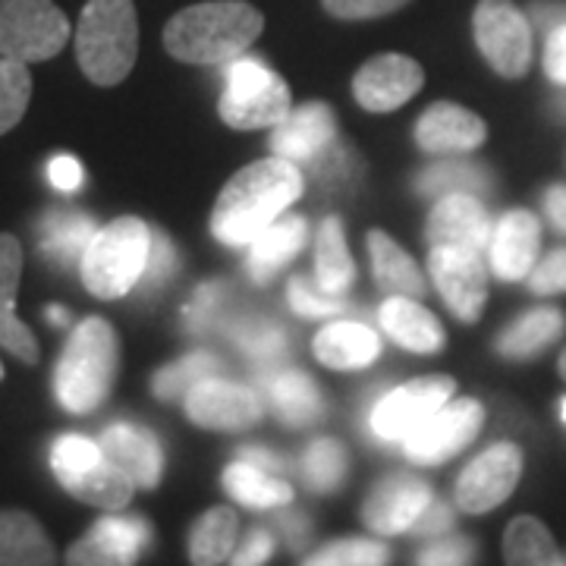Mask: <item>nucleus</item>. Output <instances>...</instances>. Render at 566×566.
<instances>
[{
	"mask_svg": "<svg viewBox=\"0 0 566 566\" xmlns=\"http://www.w3.org/2000/svg\"><path fill=\"white\" fill-rule=\"evenodd\" d=\"M305 180L296 161L264 158L243 167L227 182L211 211V233L223 245H249L268 223L303 196Z\"/></svg>",
	"mask_w": 566,
	"mask_h": 566,
	"instance_id": "obj_1",
	"label": "nucleus"
},
{
	"mask_svg": "<svg viewBox=\"0 0 566 566\" xmlns=\"http://www.w3.org/2000/svg\"><path fill=\"white\" fill-rule=\"evenodd\" d=\"M264 17L245 0H205L180 10L164 25V48L170 57L211 66L240 57L262 35Z\"/></svg>",
	"mask_w": 566,
	"mask_h": 566,
	"instance_id": "obj_2",
	"label": "nucleus"
},
{
	"mask_svg": "<svg viewBox=\"0 0 566 566\" xmlns=\"http://www.w3.org/2000/svg\"><path fill=\"white\" fill-rule=\"evenodd\" d=\"M120 371V340L107 318H85L73 327L54 368V390L66 412L85 416L111 397Z\"/></svg>",
	"mask_w": 566,
	"mask_h": 566,
	"instance_id": "obj_3",
	"label": "nucleus"
},
{
	"mask_svg": "<svg viewBox=\"0 0 566 566\" xmlns=\"http://www.w3.org/2000/svg\"><path fill=\"white\" fill-rule=\"evenodd\" d=\"M139 57V20L133 0H88L76 25V61L95 85L123 82Z\"/></svg>",
	"mask_w": 566,
	"mask_h": 566,
	"instance_id": "obj_4",
	"label": "nucleus"
},
{
	"mask_svg": "<svg viewBox=\"0 0 566 566\" xmlns=\"http://www.w3.org/2000/svg\"><path fill=\"white\" fill-rule=\"evenodd\" d=\"M151 249V227L139 218H117L95 230L82 252V283L98 300H123L139 286Z\"/></svg>",
	"mask_w": 566,
	"mask_h": 566,
	"instance_id": "obj_5",
	"label": "nucleus"
},
{
	"mask_svg": "<svg viewBox=\"0 0 566 566\" xmlns=\"http://www.w3.org/2000/svg\"><path fill=\"white\" fill-rule=\"evenodd\" d=\"M293 111L286 82L271 73L255 57H233L227 66L218 114L233 129H262L277 126Z\"/></svg>",
	"mask_w": 566,
	"mask_h": 566,
	"instance_id": "obj_6",
	"label": "nucleus"
},
{
	"mask_svg": "<svg viewBox=\"0 0 566 566\" xmlns=\"http://www.w3.org/2000/svg\"><path fill=\"white\" fill-rule=\"evenodd\" d=\"M70 20L54 0H0V57L41 63L70 41Z\"/></svg>",
	"mask_w": 566,
	"mask_h": 566,
	"instance_id": "obj_7",
	"label": "nucleus"
},
{
	"mask_svg": "<svg viewBox=\"0 0 566 566\" xmlns=\"http://www.w3.org/2000/svg\"><path fill=\"white\" fill-rule=\"evenodd\" d=\"M472 32L482 57L497 76H526L532 63V22L513 0H479Z\"/></svg>",
	"mask_w": 566,
	"mask_h": 566,
	"instance_id": "obj_8",
	"label": "nucleus"
},
{
	"mask_svg": "<svg viewBox=\"0 0 566 566\" xmlns=\"http://www.w3.org/2000/svg\"><path fill=\"white\" fill-rule=\"evenodd\" d=\"M428 271L447 308L463 324L482 318L488 303V268L479 249L460 245H431Z\"/></svg>",
	"mask_w": 566,
	"mask_h": 566,
	"instance_id": "obj_9",
	"label": "nucleus"
},
{
	"mask_svg": "<svg viewBox=\"0 0 566 566\" xmlns=\"http://www.w3.org/2000/svg\"><path fill=\"white\" fill-rule=\"evenodd\" d=\"M485 409L479 400H447L428 422H422L403 441L406 457L419 465H438L453 460L482 431Z\"/></svg>",
	"mask_w": 566,
	"mask_h": 566,
	"instance_id": "obj_10",
	"label": "nucleus"
},
{
	"mask_svg": "<svg viewBox=\"0 0 566 566\" xmlns=\"http://www.w3.org/2000/svg\"><path fill=\"white\" fill-rule=\"evenodd\" d=\"M453 390H457L453 378H444V375L416 378L409 385L397 387L371 409V431L381 441L403 444L419 424L428 422L447 400H453Z\"/></svg>",
	"mask_w": 566,
	"mask_h": 566,
	"instance_id": "obj_11",
	"label": "nucleus"
},
{
	"mask_svg": "<svg viewBox=\"0 0 566 566\" xmlns=\"http://www.w3.org/2000/svg\"><path fill=\"white\" fill-rule=\"evenodd\" d=\"M523 475V450L516 444H494L479 453L457 479V504L465 513H488L516 491Z\"/></svg>",
	"mask_w": 566,
	"mask_h": 566,
	"instance_id": "obj_12",
	"label": "nucleus"
},
{
	"mask_svg": "<svg viewBox=\"0 0 566 566\" xmlns=\"http://www.w3.org/2000/svg\"><path fill=\"white\" fill-rule=\"evenodd\" d=\"M182 406H186L189 422L208 428V431H243L259 422L264 412L255 390L237 385V381H223L218 375L192 387L182 397Z\"/></svg>",
	"mask_w": 566,
	"mask_h": 566,
	"instance_id": "obj_13",
	"label": "nucleus"
},
{
	"mask_svg": "<svg viewBox=\"0 0 566 566\" xmlns=\"http://www.w3.org/2000/svg\"><path fill=\"white\" fill-rule=\"evenodd\" d=\"M424 73L419 63L406 54H381L371 57L353 80V95L365 111L387 114L403 107L419 88H422Z\"/></svg>",
	"mask_w": 566,
	"mask_h": 566,
	"instance_id": "obj_14",
	"label": "nucleus"
},
{
	"mask_svg": "<svg viewBox=\"0 0 566 566\" xmlns=\"http://www.w3.org/2000/svg\"><path fill=\"white\" fill-rule=\"evenodd\" d=\"M151 542V526L129 516H104L88 535L66 551V564L120 566L136 564L139 551Z\"/></svg>",
	"mask_w": 566,
	"mask_h": 566,
	"instance_id": "obj_15",
	"label": "nucleus"
},
{
	"mask_svg": "<svg viewBox=\"0 0 566 566\" xmlns=\"http://www.w3.org/2000/svg\"><path fill=\"white\" fill-rule=\"evenodd\" d=\"M428 504H431V488L424 485L422 479L387 475L385 482L371 488L363 506V523L381 535L409 532V526L422 516Z\"/></svg>",
	"mask_w": 566,
	"mask_h": 566,
	"instance_id": "obj_16",
	"label": "nucleus"
},
{
	"mask_svg": "<svg viewBox=\"0 0 566 566\" xmlns=\"http://www.w3.org/2000/svg\"><path fill=\"white\" fill-rule=\"evenodd\" d=\"M494 221L479 196H444L428 214L424 237L428 245H460V249H479L485 252L491 243Z\"/></svg>",
	"mask_w": 566,
	"mask_h": 566,
	"instance_id": "obj_17",
	"label": "nucleus"
},
{
	"mask_svg": "<svg viewBox=\"0 0 566 566\" xmlns=\"http://www.w3.org/2000/svg\"><path fill=\"white\" fill-rule=\"evenodd\" d=\"M538 249H542V223L532 211L516 208L494 223L488 255L501 281H523L538 262Z\"/></svg>",
	"mask_w": 566,
	"mask_h": 566,
	"instance_id": "obj_18",
	"label": "nucleus"
},
{
	"mask_svg": "<svg viewBox=\"0 0 566 566\" xmlns=\"http://www.w3.org/2000/svg\"><path fill=\"white\" fill-rule=\"evenodd\" d=\"M22 277V245L13 233H0V346L20 363L39 365L35 334L17 318V290Z\"/></svg>",
	"mask_w": 566,
	"mask_h": 566,
	"instance_id": "obj_19",
	"label": "nucleus"
},
{
	"mask_svg": "<svg viewBox=\"0 0 566 566\" xmlns=\"http://www.w3.org/2000/svg\"><path fill=\"white\" fill-rule=\"evenodd\" d=\"M337 139V120L334 111L322 102L303 104L286 114V120L274 126L271 148L277 158L286 161H315Z\"/></svg>",
	"mask_w": 566,
	"mask_h": 566,
	"instance_id": "obj_20",
	"label": "nucleus"
},
{
	"mask_svg": "<svg viewBox=\"0 0 566 566\" xmlns=\"http://www.w3.org/2000/svg\"><path fill=\"white\" fill-rule=\"evenodd\" d=\"M488 139V126L479 114L465 111L453 102L431 104L419 117L416 142L428 155H450V151H475Z\"/></svg>",
	"mask_w": 566,
	"mask_h": 566,
	"instance_id": "obj_21",
	"label": "nucleus"
},
{
	"mask_svg": "<svg viewBox=\"0 0 566 566\" xmlns=\"http://www.w3.org/2000/svg\"><path fill=\"white\" fill-rule=\"evenodd\" d=\"M102 453L111 463L123 469L136 488H158L164 475V453L158 438L148 428L136 424H111L98 438Z\"/></svg>",
	"mask_w": 566,
	"mask_h": 566,
	"instance_id": "obj_22",
	"label": "nucleus"
},
{
	"mask_svg": "<svg viewBox=\"0 0 566 566\" xmlns=\"http://www.w3.org/2000/svg\"><path fill=\"white\" fill-rule=\"evenodd\" d=\"M308 243V223L300 214H281L249 243V277L268 283L283 264H290Z\"/></svg>",
	"mask_w": 566,
	"mask_h": 566,
	"instance_id": "obj_23",
	"label": "nucleus"
},
{
	"mask_svg": "<svg viewBox=\"0 0 566 566\" xmlns=\"http://www.w3.org/2000/svg\"><path fill=\"white\" fill-rule=\"evenodd\" d=\"M57 482H61L76 501L92 506H102V510H111L117 513L123 506L133 501V491H136V482L111 463L107 457H102L98 463L82 465V469H61L54 472Z\"/></svg>",
	"mask_w": 566,
	"mask_h": 566,
	"instance_id": "obj_24",
	"label": "nucleus"
},
{
	"mask_svg": "<svg viewBox=\"0 0 566 566\" xmlns=\"http://www.w3.org/2000/svg\"><path fill=\"white\" fill-rule=\"evenodd\" d=\"M381 327L390 334L394 344H400L403 349L412 353H441L444 349V327L441 322L409 296H390L381 312Z\"/></svg>",
	"mask_w": 566,
	"mask_h": 566,
	"instance_id": "obj_25",
	"label": "nucleus"
},
{
	"mask_svg": "<svg viewBox=\"0 0 566 566\" xmlns=\"http://www.w3.org/2000/svg\"><path fill=\"white\" fill-rule=\"evenodd\" d=\"M315 356L318 363L337 371H356V368H368L381 356V340L371 327L359 322H337L327 324L315 337Z\"/></svg>",
	"mask_w": 566,
	"mask_h": 566,
	"instance_id": "obj_26",
	"label": "nucleus"
},
{
	"mask_svg": "<svg viewBox=\"0 0 566 566\" xmlns=\"http://www.w3.org/2000/svg\"><path fill=\"white\" fill-rule=\"evenodd\" d=\"M57 547L25 510H0V566H51Z\"/></svg>",
	"mask_w": 566,
	"mask_h": 566,
	"instance_id": "obj_27",
	"label": "nucleus"
},
{
	"mask_svg": "<svg viewBox=\"0 0 566 566\" xmlns=\"http://www.w3.org/2000/svg\"><path fill=\"white\" fill-rule=\"evenodd\" d=\"M368 252H371V271L378 286L390 296H409V300H422L424 277L419 264L409 259L403 245L397 243L385 230H371L368 233Z\"/></svg>",
	"mask_w": 566,
	"mask_h": 566,
	"instance_id": "obj_28",
	"label": "nucleus"
},
{
	"mask_svg": "<svg viewBox=\"0 0 566 566\" xmlns=\"http://www.w3.org/2000/svg\"><path fill=\"white\" fill-rule=\"evenodd\" d=\"M566 331V315L554 305H538L506 327L494 340V349L506 359H532L551 344H557Z\"/></svg>",
	"mask_w": 566,
	"mask_h": 566,
	"instance_id": "obj_29",
	"label": "nucleus"
},
{
	"mask_svg": "<svg viewBox=\"0 0 566 566\" xmlns=\"http://www.w3.org/2000/svg\"><path fill=\"white\" fill-rule=\"evenodd\" d=\"M268 400H271L274 416L290 428H305V424L322 422V390L303 371H277L268 381Z\"/></svg>",
	"mask_w": 566,
	"mask_h": 566,
	"instance_id": "obj_30",
	"label": "nucleus"
},
{
	"mask_svg": "<svg viewBox=\"0 0 566 566\" xmlns=\"http://www.w3.org/2000/svg\"><path fill=\"white\" fill-rule=\"evenodd\" d=\"M223 488L233 501L255 510H271L293 501V488L283 482L277 472H268L262 465L237 460L223 469Z\"/></svg>",
	"mask_w": 566,
	"mask_h": 566,
	"instance_id": "obj_31",
	"label": "nucleus"
},
{
	"mask_svg": "<svg viewBox=\"0 0 566 566\" xmlns=\"http://www.w3.org/2000/svg\"><path fill=\"white\" fill-rule=\"evenodd\" d=\"M315 274L318 286L331 296H346L349 286L356 281V264L349 259L346 249L344 223L340 218H324L318 227V243H315Z\"/></svg>",
	"mask_w": 566,
	"mask_h": 566,
	"instance_id": "obj_32",
	"label": "nucleus"
},
{
	"mask_svg": "<svg viewBox=\"0 0 566 566\" xmlns=\"http://www.w3.org/2000/svg\"><path fill=\"white\" fill-rule=\"evenodd\" d=\"M494 189L491 170L479 161H441L428 167L416 180V192L424 199H444V196H488Z\"/></svg>",
	"mask_w": 566,
	"mask_h": 566,
	"instance_id": "obj_33",
	"label": "nucleus"
},
{
	"mask_svg": "<svg viewBox=\"0 0 566 566\" xmlns=\"http://www.w3.org/2000/svg\"><path fill=\"white\" fill-rule=\"evenodd\" d=\"M237 535H240V516L230 506H214L192 528L189 538V560L192 564H223L237 551Z\"/></svg>",
	"mask_w": 566,
	"mask_h": 566,
	"instance_id": "obj_34",
	"label": "nucleus"
},
{
	"mask_svg": "<svg viewBox=\"0 0 566 566\" xmlns=\"http://www.w3.org/2000/svg\"><path fill=\"white\" fill-rule=\"evenodd\" d=\"M504 557L513 566H560L564 554L542 520L516 516L504 532Z\"/></svg>",
	"mask_w": 566,
	"mask_h": 566,
	"instance_id": "obj_35",
	"label": "nucleus"
},
{
	"mask_svg": "<svg viewBox=\"0 0 566 566\" xmlns=\"http://www.w3.org/2000/svg\"><path fill=\"white\" fill-rule=\"evenodd\" d=\"M95 237V221L82 211H54L44 218L41 252L57 264L82 262L85 245Z\"/></svg>",
	"mask_w": 566,
	"mask_h": 566,
	"instance_id": "obj_36",
	"label": "nucleus"
},
{
	"mask_svg": "<svg viewBox=\"0 0 566 566\" xmlns=\"http://www.w3.org/2000/svg\"><path fill=\"white\" fill-rule=\"evenodd\" d=\"M221 371L223 363L218 356H211V353H189V356H182L180 363L161 368V371L155 375L151 390H155L158 400H182L199 381L214 378V375H221Z\"/></svg>",
	"mask_w": 566,
	"mask_h": 566,
	"instance_id": "obj_37",
	"label": "nucleus"
},
{
	"mask_svg": "<svg viewBox=\"0 0 566 566\" xmlns=\"http://www.w3.org/2000/svg\"><path fill=\"white\" fill-rule=\"evenodd\" d=\"M346 469H349V460H346V450L340 441L334 438H318L312 441L303 457V479L305 485L312 488L315 494H331L337 488L344 485Z\"/></svg>",
	"mask_w": 566,
	"mask_h": 566,
	"instance_id": "obj_38",
	"label": "nucleus"
},
{
	"mask_svg": "<svg viewBox=\"0 0 566 566\" xmlns=\"http://www.w3.org/2000/svg\"><path fill=\"white\" fill-rule=\"evenodd\" d=\"M32 102L29 66L13 57H0V136L10 133L25 117Z\"/></svg>",
	"mask_w": 566,
	"mask_h": 566,
	"instance_id": "obj_39",
	"label": "nucleus"
},
{
	"mask_svg": "<svg viewBox=\"0 0 566 566\" xmlns=\"http://www.w3.org/2000/svg\"><path fill=\"white\" fill-rule=\"evenodd\" d=\"M233 344L243 349L249 359L274 363L286 353V334L277 322L268 318H243L233 327Z\"/></svg>",
	"mask_w": 566,
	"mask_h": 566,
	"instance_id": "obj_40",
	"label": "nucleus"
},
{
	"mask_svg": "<svg viewBox=\"0 0 566 566\" xmlns=\"http://www.w3.org/2000/svg\"><path fill=\"white\" fill-rule=\"evenodd\" d=\"M308 566H371L387 564V547L378 542H363V538H349V542H334L322 547L318 554H312Z\"/></svg>",
	"mask_w": 566,
	"mask_h": 566,
	"instance_id": "obj_41",
	"label": "nucleus"
},
{
	"mask_svg": "<svg viewBox=\"0 0 566 566\" xmlns=\"http://www.w3.org/2000/svg\"><path fill=\"white\" fill-rule=\"evenodd\" d=\"M290 305H293L300 315H305V318H327V315L344 312L346 300L344 296L324 293L322 286H315L308 277L300 274V277L290 281Z\"/></svg>",
	"mask_w": 566,
	"mask_h": 566,
	"instance_id": "obj_42",
	"label": "nucleus"
},
{
	"mask_svg": "<svg viewBox=\"0 0 566 566\" xmlns=\"http://www.w3.org/2000/svg\"><path fill=\"white\" fill-rule=\"evenodd\" d=\"M174 271H177V249L161 230H151V249H148V262H145V271L139 277V290L142 293L158 290L174 277Z\"/></svg>",
	"mask_w": 566,
	"mask_h": 566,
	"instance_id": "obj_43",
	"label": "nucleus"
},
{
	"mask_svg": "<svg viewBox=\"0 0 566 566\" xmlns=\"http://www.w3.org/2000/svg\"><path fill=\"white\" fill-rule=\"evenodd\" d=\"M102 444L92 441V438H82V434H63L51 447V469L61 472V469H82L88 463H98L102 460Z\"/></svg>",
	"mask_w": 566,
	"mask_h": 566,
	"instance_id": "obj_44",
	"label": "nucleus"
},
{
	"mask_svg": "<svg viewBox=\"0 0 566 566\" xmlns=\"http://www.w3.org/2000/svg\"><path fill=\"white\" fill-rule=\"evenodd\" d=\"M528 290L535 296H560L566 293V245L547 252L542 262L528 271Z\"/></svg>",
	"mask_w": 566,
	"mask_h": 566,
	"instance_id": "obj_45",
	"label": "nucleus"
},
{
	"mask_svg": "<svg viewBox=\"0 0 566 566\" xmlns=\"http://www.w3.org/2000/svg\"><path fill=\"white\" fill-rule=\"evenodd\" d=\"M406 3L409 0H322V7L334 20H378L403 10Z\"/></svg>",
	"mask_w": 566,
	"mask_h": 566,
	"instance_id": "obj_46",
	"label": "nucleus"
},
{
	"mask_svg": "<svg viewBox=\"0 0 566 566\" xmlns=\"http://www.w3.org/2000/svg\"><path fill=\"white\" fill-rule=\"evenodd\" d=\"M223 296H227V290H223L221 283H205V286H199L196 296H192V303L186 308L189 331H208L211 324L218 322V315H221L223 308Z\"/></svg>",
	"mask_w": 566,
	"mask_h": 566,
	"instance_id": "obj_47",
	"label": "nucleus"
},
{
	"mask_svg": "<svg viewBox=\"0 0 566 566\" xmlns=\"http://www.w3.org/2000/svg\"><path fill=\"white\" fill-rule=\"evenodd\" d=\"M475 560V545L463 538V535H450L447 532L444 538H438L434 545H428L419 554V564L438 566V564H472Z\"/></svg>",
	"mask_w": 566,
	"mask_h": 566,
	"instance_id": "obj_48",
	"label": "nucleus"
},
{
	"mask_svg": "<svg viewBox=\"0 0 566 566\" xmlns=\"http://www.w3.org/2000/svg\"><path fill=\"white\" fill-rule=\"evenodd\" d=\"M271 554H274V535H271L268 528H255V532H249V535H245L243 545L230 554V564H237V566L268 564V560H271Z\"/></svg>",
	"mask_w": 566,
	"mask_h": 566,
	"instance_id": "obj_49",
	"label": "nucleus"
},
{
	"mask_svg": "<svg viewBox=\"0 0 566 566\" xmlns=\"http://www.w3.org/2000/svg\"><path fill=\"white\" fill-rule=\"evenodd\" d=\"M450 528H453V510H450V504L431 501L422 510V516L409 526V535H428V538H434V535H447Z\"/></svg>",
	"mask_w": 566,
	"mask_h": 566,
	"instance_id": "obj_50",
	"label": "nucleus"
},
{
	"mask_svg": "<svg viewBox=\"0 0 566 566\" xmlns=\"http://www.w3.org/2000/svg\"><path fill=\"white\" fill-rule=\"evenodd\" d=\"M545 73L551 82H560V85H566V22L547 32Z\"/></svg>",
	"mask_w": 566,
	"mask_h": 566,
	"instance_id": "obj_51",
	"label": "nucleus"
},
{
	"mask_svg": "<svg viewBox=\"0 0 566 566\" xmlns=\"http://www.w3.org/2000/svg\"><path fill=\"white\" fill-rule=\"evenodd\" d=\"M48 180L61 192H76L82 186V164L73 155H54L48 164Z\"/></svg>",
	"mask_w": 566,
	"mask_h": 566,
	"instance_id": "obj_52",
	"label": "nucleus"
},
{
	"mask_svg": "<svg viewBox=\"0 0 566 566\" xmlns=\"http://www.w3.org/2000/svg\"><path fill=\"white\" fill-rule=\"evenodd\" d=\"M545 211H547V221L554 223V230L566 237V186L564 182L551 186V189L545 192Z\"/></svg>",
	"mask_w": 566,
	"mask_h": 566,
	"instance_id": "obj_53",
	"label": "nucleus"
},
{
	"mask_svg": "<svg viewBox=\"0 0 566 566\" xmlns=\"http://www.w3.org/2000/svg\"><path fill=\"white\" fill-rule=\"evenodd\" d=\"M243 457L240 460H249V463L262 465V469H268V472H277L281 475L283 469H286V463H283L281 457H274V453H268V450H259V447H245V450H240Z\"/></svg>",
	"mask_w": 566,
	"mask_h": 566,
	"instance_id": "obj_54",
	"label": "nucleus"
},
{
	"mask_svg": "<svg viewBox=\"0 0 566 566\" xmlns=\"http://www.w3.org/2000/svg\"><path fill=\"white\" fill-rule=\"evenodd\" d=\"M48 318L54 324H70V312H63V308L54 305V308H48Z\"/></svg>",
	"mask_w": 566,
	"mask_h": 566,
	"instance_id": "obj_55",
	"label": "nucleus"
},
{
	"mask_svg": "<svg viewBox=\"0 0 566 566\" xmlns=\"http://www.w3.org/2000/svg\"><path fill=\"white\" fill-rule=\"evenodd\" d=\"M557 368H560V378H564V381H566V349H564V353H560V363H557Z\"/></svg>",
	"mask_w": 566,
	"mask_h": 566,
	"instance_id": "obj_56",
	"label": "nucleus"
},
{
	"mask_svg": "<svg viewBox=\"0 0 566 566\" xmlns=\"http://www.w3.org/2000/svg\"><path fill=\"white\" fill-rule=\"evenodd\" d=\"M560 416H564V422H566V397L560 400Z\"/></svg>",
	"mask_w": 566,
	"mask_h": 566,
	"instance_id": "obj_57",
	"label": "nucleus"
},
{
	"mask_svg": "<svg viewBox=\"0 0 566 566\" xmlns=\"http://www.w3.org/2000/svg\"><path fill=\"white\" fill-rule=\"evenodd\" d=\"M0 381H3V365H0Z\"/></svg>",
	"mask_w": 566,
	"mask_h": 566,
	"instance_id": "obj_58",
	"label": "nucleus"
}]
</instances>
